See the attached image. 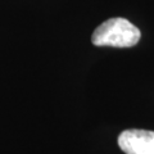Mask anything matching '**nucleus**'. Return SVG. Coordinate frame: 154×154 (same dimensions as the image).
I'll use <instances>...</instances> for the list:
<instances>
[{"mask_svg":"<svg viewBox=\"0 0 154 154\" xmlns=\"http://www.w3.org/2000/svg\"><path fill=\"white\" fill-rule=\"evenodd\" d=\"M141 37L140 30L126 18H109L95 28L91 42L96 46L131 48Z\"/></svg>","mask_w":154,"mask_h":154,"instance_id":"nucleus-1","label":"nucleus"},{"mask_svg":"<svg viewBox=\"0 0 154 154\" xmlns=\"http://www.w3.org/2000/svg\"><path fill=\"white\" fill-rule=\"evenodd\" d=\"M118 146L125 154H154V131L125 130L118 136Z\"/></svg>","mask_w":154,"mask_h":154,"instance_id":"nucleus-2","label":"nucleus"}]
</instances>
